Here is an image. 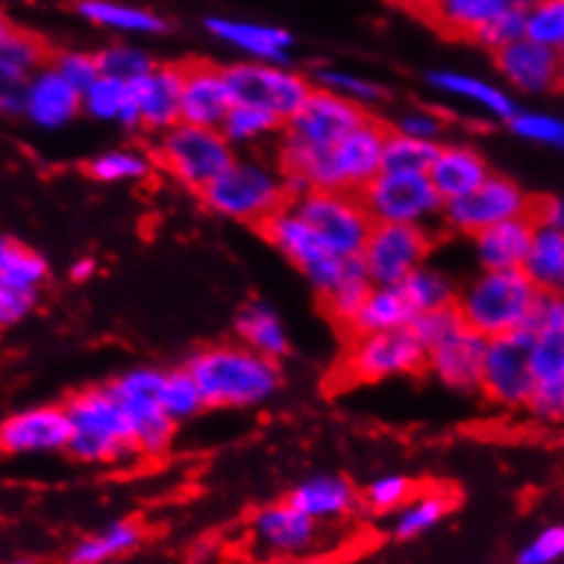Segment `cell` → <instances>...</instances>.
<instances>
[{
    "mask_svg": "<svg viewBox=\"0 0 564 564\" xmlns=\"http://www.w3.org/2000/svg\"><path fill=\"white\" fill-rule=\"evenodd\" d=\"M183 366L199 384L207 410H257L270 404L284 384L279 360L240 341L207 344Z\"/></svg>",
    "mask_w": 564,
    "mask_h": 564,
    "instance_id": "6da1fadb",
    "label": "cell"
},
{
    "mask_svg": "<svg viewBox=\"0 0 564 564\" xmlns=\"http://www.w3.org/2000/svg\"><path fill=\"white\" fill-rule=\"evenodd\" d=\"M388 134L390 126L368 115L341 142L286 166L284 175L290 181L292 197L314 188L360 194L382 172Z\"/></svg>",
    "mask_w": 564,
    "mask_h": 564,
    "instance_id": "7a4b0ae2",
    "label": "cell"
},
{
    "mask_svg": "<svg viewBox=\"0 0 564 564\" xmlns=\"http://www.w3.org/2000/svg\"><path fill=\"white\" fill-rule=\"evenodd\" d=\"M203 205L229 221L262 227L292 203V188L279 161L262 153H238L229 170L199 194Z\"/></svg>",
    "mask_w": 564,
    "mask_h": 564,
    "instance_id": "3957f363",
    "label": "cell"
},
{
    "mask_svg": "<svg viewBox=\"0 0 564 564\" xmlns=\"http://www.w3.org/2000/svg\"><path fill=\"white\" fill-rule=\"evenodd\" d=\"M66 412L68 425H72L66 453L74 462L118 466L140 458L134 451L129 414L109 382L77 390L66 401Z\"/></svg>",
    "mask_w": 564,
    "mask_h": 564,
    "instance_id": "277c9868",
    "label": "cell"
},
{
    "mask_svg": "<svg viewBox=\"0 0 564 564\" xmlns=\"http://www.w3.org/2000/svg\"><path fill=\"white\" fill-rule=\"evenodd\" d=\"M540 290L523 270H480L458 284L456 311L482 338H502L527 327Z\"/></svg>",
    "mask_w": 564,
    "mask_h": 564,
    "instance_id": "5b68a950",
    "label": "cell"
},
{
    "mask_svg": "<svg viewBox=\"0 0 564 564\" xmlns=\"http://www.w3.org/2000/svg\"><path fill=\"white\" fill-rule=\"evenodd\" d=\"M151 153L155 170L166 172L177 186L203 194L238 159V148L221 134V129L177 123L164 134L153 137Z\"/></svg>",
    "mask_w": 564,
    "mask_h": 564,
    "instance_id": "8992f818",
    "label": "cell"
},
{
    "mask_svg": "<svg viewBox=\"0 0 564 564\" xmlns=\"http://www.w3.org/2000/svg\"><path fill=\"white\" fill-rule=\"evenodd\" d=\"M368 118V109L341 99L330 90L314 88L306 104L297 109L295 118L284 126L279 140L273 142V159L281 170L327 151Z\"/></svg>",
    "mask_w": 564,
    "mask_h": 564,
    "instance_id": "52a82bcc",
    "label": "cell"
},
{
    "mask_svg": "<svg viewBox=\"0 0 564 564\" xmlns=\"http://www.w3.org/2000/svg\"><path fill=\"white\" fill-rule=\"evenodd\" d=\"M262 235L286 262L295 264L303 273V279L308 281L316 290V295L325 297L347 279V273L352 270V264L358 259H344L336 251L327 249L322 243L319 235L311 229V224L292 205H286L284 210L275 213L273 218L262 224Z\"/></svg>",
    "mask_w": 564,
    "mask_h": 564,
    "instance_id": "ba28073f",
    "label": "cell"
},
{
    "mask_svg": "<svg viewBox=\"0 0 564 564\" xmlns=\"http://www.w3.org/2000/svg\"><path fill=\"white\" fill-rule=\"evenodd\" d=\"M425 355L429 349L420 344L410 327L349 336L347 349L338 362V377L352 384H377L412 377V373L425 371Z\"/></svg>",
    "mask_w": 564,
    "mask_h": 564,
    "instance_id": "9c48e42d",
    "label": "cell"
},
{
    "mask_svg": "<svg viewBox=\"0 0 564 564\" xmlns=\"http://www.w3.org/2000/svg\"><path fill=\"white\" fill-rule=\"evenodd\" d=\"M161 379L164 368L134 366L109 382L123 404L140 458H161L175 442L177 423L161 406Z\"/></svg>",
    "mask_w": 564,
    "mask_h": 564,
    "instance_id": "30bf717a",
    "label": "cell"
},
{
    "mask_svg": "<svg viewBox=\"0 0 564 564\" xmlns=\"http://www.w3.org/2000/svg\"><path fill=\"white\" fill-rule=\"evenodd\" d=\"M232 88L235 104L264 109L275 115L281 123H290L297 109L314 94V79L297 72L290 63H264V61H235L224 66Z\"/></svg>",
    "mask_w": 564,
    "mask_h": 564,
    "instance_id": "8fae6325",
    "label": "cell"
},
{
    "mask_svg": "<svg viewBox=\"0 0 564 564\" xmlns=\"http://www.w3.org/2000/svg\"><path fill=\"white\" fill-rule=\"evenodd\" d=\"M373 224H410L434 229L442 224L445 199L431 183L429 172L382 170L360 192Z\"/></svg>",
    "mask_w": 564,
    "mask_h": 564,
    "instance_id": "7c38bea8",
    "label": "cell"
},
{
    "mask_svg": "<svg viewBox=\"0 0 564 564\" xmlns=\"http://www.w3.org/2000/svg\"><path fill=\"white\" fill-rule=\"evenodd\" d=\"M290 205L306 218L327 249L344 259H360L373 227L360 194L314 188L292 197Z\"/></svg>",
    "mask_w": 564,
    "mask_h": 564,
    "instance_id": "4fadbf2b",
    "label": "cell"
},
{
    "mask_svg": "<svg viewBox=\"0 0 564 564\" xmlns=\"http://www.w3.org/2000/svg\"><path fill=\"white\" fill-rule=\"evenodd\" d=\"M534 199L523 192L521 183L513 177L491 172L477 188L464 197L445 203L442 210V227L462 238H475L482 229L494 224L510 221V218L532 216Z\"/></svg>",
    "mask_w": 564,
    "mask_h": 564,
    "instance_id": "5bb4252c",
    "label": "cell"
},
{
    "mask_svg": "<svg viewBox=\"0 0 564 564\" xmlns=\"http://www.w3.org/2000/svg\"><path fill=\"white\" fill-rule=\"evenodd\" d=\"M434 251V229L410 224H373L360 262L377 286H399L417 268H423Z\"/></svg>",
    "mask_w": 564,
    "mask_h": 564,
    "instance_id": "9a60e30c",
    "label": "cell"
},
{
    "mask_svg": "<svg viewBox=\"0 0 564 564\" xmlns=\"http://www.w3.org/2000/svg\"><path fill=\"white\" fill-rule=\"evenodd\" d=\"M251 551L264 560H306L325 543V523L284 499L259 508L249 521Z\"/></svg>",
    "mask_w": 564,
    "mask_h": 564,
    "instance_id": "2e32d148",
    "label": "cell"
},
{
    "mask_svg": "<svg viewBox=\"0 0 564 564\" xmlns=\"http://www.w3.org/2000/svg\"><path fill=\"white\" fill-rule=\"evenodd\" d=\"M488 404L508 412H527L534 393V373L529 362V336L523 330L502 338H488L482 358L480 390Z\"/></svg>",
    "mask_w": 564,
    "mask_h": 564,
    "instance_id": "e0dca14e",
    "label": "cell"
},
{
    "mask_svg": "<svg viewBox=\"0 0 564 564\" xmlns=\"http://www.w3.org/2000/svg\"><path fill=\"white\" fill-rule=\"evenodd\" d=\"M491 55L499 83L513 96L543 99L562 90V52L521 36Z\"/></svg>",
    "mask_w": 564,
    "mask_h": 564,
    "instance_id": "ac0fdd59",
    "label": "cell"
},
{
    "mask_svg": "<svg viewBox=\"0 0 564 564\" xmlns=\"http://www.w3.org/2000/svg\"><path fill=\"white\" fill-rule=\"evenodd\" d=\"M72 425L66 404L28 406L0 420V453L3 456H50L66 453Z\"/></svg>",
    "mask_w": 564,
    "mask_h": 564,
    "instance_id": "d6986e66",
    "label": "cell"
},
{
    "mask_svg": "<svg viewBox=\"0 0 564 564\" xmlns=\"http://www.w3.org/2000/svg\"><path fill=\"white\" fill-rule=\"evenodd\" d=\"M205 31L213 42L240 55V61L290 63L295 50V36L286 28L249 17L210 14L205 20Z\"/></svg>",
    "mask_w": 564,
    "mask_h": 564,
    "instance_id": "ffe728a7",
    "label": "cell"
},
{
    "mask_svg": "<svg viewBox=\"0 0 564 564\" xmlns=\"http://www.w3.org/2000/svg\"><path fill=\"white\" fill-rule=\"evenodd\" d=\"M183 66L155 63L145 77L131 83V129L159 137L181 123Z\"/></svg>",
    "mask_w": 564,
    "mask_h": 564,
    "instance_id": "44dd1931",
    "label": "cell"
},
{
    "mask_svg": "<svg viewBox=\"0 0 564 564\" xmlns=\"http://www.w3.org/2000/svg\"><path fill=\"white\" fill-rule=\"evenodd\" d=\"M527 336L529 362H532L534 373V393L527 412L538 423H564V327L562 330L527 333Z\"/></svg>",
    "mask_w": 564,
    "mask_h": 564,
    "instance_id": "7402d4cb",
    "label": "cell"
},
{
    "mask_svg": "<svg viewBox=\"0 0 564 564\" xmlns=\"http://www.w3.org/2000/svg\"><path fill=\"white\" fill-rule=\"evenodd\" d=\"M488 338L462 325L425 355V373L456 393H477L482 377Z\"/></svg>",
    "mask_w": 564,
    "mask_h": 564,
    "instance_id": "603a6c76",
    "label": "cell"
},
{
    "mask_svg": "<svg viewBox=\"0 0 564 564\" xmlns=\"http://www.w3.org/2000/svg\"><path fill=\"white\" fill-rule=\"evenodd\" d=\"M235 107L232 88L224 66L207 61L183 63L181 120L183 123L221 129L224 118Z\"/></svg>",
    "mask_w": 564,
    "mask_h": 564,
    "instance_id": "cb8c5ba5",
    "label": "cell"
},
{
    "mask_svg": "<svg viewBox=\"0 0 564 564\" xmlns=\"http://www.w3.org/2000/svg\"><path fill=\"white\" fill-rule=\"evenodd\" d=\"M83 115V90L61 77L52 63L33 74L22 99V120L39 131H63Z\"/></svg>",
    "mask_w": 564,
    "mask_h": 564,
    "instance_id": "d4e9b609",
    "label": "cell"
},
{
    "mask_svg": "<svg viewBox=\"0 0 564 564\" xmlns=\"http://www.w3.org/2000/svg\"><path fill=\"white\" fill-rule=\"evenodd\" d=\"M425 85L431 94L477 109L488 120H499V123H508L518 109L516 96L499 79L477 77L462 68H434L425 74Z\"/></svg>",
    "mask_w": 564,
    "mask_h": 564,
    "instance_id": "484cf974",
    "label": "cell"
},
{
    "mask_svg": "<svg viewBox=\"0 0 564 564\" xmlns=\"http://www.w3.org/2000/svg\"><path fill=\"white\" fill-rule=\"evenodd\" d=\"M47 63L50 52L33 33L11 31L0 42V118H20L28 83Z\"/></svg>",
    "mask_w": 564,
    "mask_h": 564,
    "instance_id": "4316f807",
    "label": "cell"
},
{
    "mask_svg": "<svg viewBox=\"0 0 564 564\" xmlns=\"http://www.w3.org/2000/svg\"><path fill=\"white\" fill-rule=\"evenodd\" d=\"M286 499L325 527L344 521L360 508L358 486L349 477L333 475V471L306 477L292 488Z\"/></svg>",
    "mask_w": 564,
    "mask_h": 564,
    "instance_id": "83f0119b",
    "label": "cell"
},
{
    "mask_svg": "<svg viewBox=\"0 0 564 564\" xmlns=\"http://www.w3.org/2000/svg\"><path fill=\"white\" fill-rule=\"evenodd\" d=\"M491 164L471 142H440L429 177L445 203L464 197L491 175Z\"/></svg>",
    "mask_w": 564,
    "mask_h": 564,
    "instance_id": "f1b7e54d",
    "label": "cell"
},
{
    "mask_svg": "<svg viewBox=\"0 0 564 564\" xmlns=\"http://www.w3.org/2000/svg\"><path fill=\"white\" fill-rule=\"evenodd\" d=\"M77 17L118 39H153L170 31V22L148 6L126 0H77Z\"/></svg>",
    "mask_w": 564,
    "mask_h": 564,
    "instance_id": "f546056e",
    "label": "cell"
},
{
    "mask_svg": "<svg viewBox=\"0 0 564 564\" xmlns=\"http://www.w3.org/2000/svg\"><path fill=\"white\" fill-rule=\"evenodd\" d=\"M534 218L521 216L494 224L471 238V257L480 270H521L534 235Z\"/></svg>",
    "mask_w": 564,
    "mask_h": 564,
    "instance_id": "4dcf8cb0",
    "label": "cell"
},
{
    "mask_svg": "<svg viewBox=\"0 0 564 564\" xmlns=\"http://www.w3.org/2000/svg\"><path fill=\"white\" fill-rule=\"evenodd\" d=\"M453 508H456V494H453L451 488H414L412 497L390 516V538L401 540V543L423 538V534L434 532V529L453 513Z\"/></svg>",
    "mask_w": 564,
    "mask_h": 564,
    "instance_id": "1f68e13d",
    "label": "cell"
},
{
    "mask_svg": "<svg viewBox=\"0 0 564 564\" xmlns=\"http://www.w3.org/2000/svg\"><path fill=\"white\" fill-rule=\"evenodd\" d=\"M235 341L246 344L270 360H284L292 352V338L284 319L270 303L249 301L235 314Z\"/></svg>",
    "mask_w": 564,
    "mask_h": 564,
    "instance_id": "d6a6232c",
    "label": "cell"
},
{
    "mask_svg": "<svg viewBox=\"0 0 564 564\" xmlns=\"http://www.w3.org/2000/svg\"><path fill=\"white\" fill-rule=\"evenodd\" d=\"M513 9L510 0H429L423 14L445 36L475 42L502 11Z\"/></svg>",
    "mask_w": 564,
    "mask_h": 564,
    "instance_id": "836d02e7",
    "label": "cell"
},
{
    "mask_svg": "<svg viewBox=\"0 0 564 564\" xmlns=\"http://www.w3.org/2000/svg\"><path fill=\"white\" fill-rule=\"evenodd\" d=\"M142 540H145V529L140 521L118 518V521H109L107 527H101L99 532L77 540L68 549L66 564H109L140 549Z\"/></svg>",
    "mask_w": 564,
    "mask_h": 564,
    "instance_id": "e575fe53",
    "label": "cell"
},
{
    "mask_svg": "<svg viewBox=\"0 0 564 564\" xmlns=\"http://www.w3.org/2000/svg\"><path fill=\"white\" fill-rule=\"evenodd\" d=\"M414 319V311L406 301L404 290L399 286H377L368 290L366 301L358 311V316L349 325L347 336H362V333H384L410 327Z\"/></svg>",
    "mask_w": 564,
    "mask_h": 564,
    "instance_id": "d590c367",
    "label": "cell"
},
{
    "mask_svg": "<svg viewBox=\"0 0 564 564\" xmlns=\"http://www.w3.org/2000/svg\"><path fill=\"white\" fill-rule=\"evenodd\" d=\"M521 270L540 292H564V229L538 224Z\"/></svg>",
    "mask_w": 564,
    "mask_h": 564,
    "instance_id": "8d00e7d4",
    "label": "cell"
},
{
    "mask_svg": "<svg viewBox=\"0 0 564 564\" xmlns=\"http://www.w3.org/2000/svg\"><path fill=\"white\" fill-rule=\"evenodd\" d=\"M50 279V262L11 235H0V284L39 295Z\"/></svg>",
    "mask_w": 564,
    "mask_h": 564,
    "instance_id": "74e56055",
    "label": "cell"
},
{
    "mask_svg": "<svg viewBox=\"0 0 564 564\" xmlns=\"http://www.w3.org/2000/svg\"><path fill=\"white\" fill-rule=\"evenodd\" d=\"M88 175L99 183H142L155 172V159L145 148H109L88 161Z\"/></svg>",
    "mask_w": 564,
    "mask_h": 564,
    "instance_id": "f35d334b",
    "label": "cell"
},
{
    "mask_svg": "<svg viewBox=\"0 0 564 564\" xmlns=\"http://www.w3.org/2000/svg\"><path fill=\"white\" fill-rule=\"evenodd\" d=\"M281 131H284V123L275 115L249 107V104H235L221 123V134L238 148V153L275 142Z\"/></svg>",
    "mask_w": 564,
    "mask_h": 564,
    "instance_id": "ab89813d",
    "label": "cell"
},
{
    "mask_svg": "<svg viewBox=\"0 0 564 564\" xmlns=\"http://www.w3.org/2000/svg\"><path fill=\"white\" fill-rule=\"evenodd\" d=\"M83 115L96 123H112L131 129V85L101 74L83 90Z\"/></svg>",
    "mask_w": 564,
    "mask_h": 564,
    "instance_id": "60d3db41",
    "label": "cell"
},
{
    "mask_svg": "<svg viewBox=\"0 0 564 564\" xmlns=\"http://www.w3.org/2000/svg\"><path fill=\"white\" fill-rule=\"evenodd\" d=\"M316 88L330 90V94L341 96V99L358 104L362 109L379 107L382 101H388L390 90L388 85H382L379 79L366 77V74L352 72V68H338V66H319L311 74Z\"/></svg>",
    "mask_w": 564,
    "mask_h": 564,
    "instance_id": "b9f144b4",
    "label": "cell"
},
{
    "mask_svg": "<svg viewBox=\"0 0 564 564\" xmlns=\"http://www.w3.org/2000/svg\"><path fill=\"white\" fill-rule=\"evenodd\" d=\"M401 290H404L414 316L425 314V311L453 308L458 297V284L453 281V275L431 262H425L423 268L414 270L410 279L401 284Z\"/></svg>",
    "mask_w": 564,
    "mask_h": 564,
    "instance_id": "7bdbcfd3",
    "label": "cell"
},
{
    "mask_svg": "<svg viewBox=\"0 0 564 564\" xmlns=\"http://www.w3.org/2000/svg\"><path fill=\"white\" fill-rule=\"evenodd\" d=\"M505 126L513 131V137L529 142V145L564 151V115L554 112V109L518 107Z\"/></svg>",
    "mask_w": 564,
    "mask_h": 564,
    "instance_id": "ee69618b",
    "label": "cell"
},
{
    "mask_svg": "<svg viewBox=\"0 0 564 564\" xmlns=\"http://www.w3.org/2000/svg\"><path fill=\"white\" fill-rule=\"evenodd\" d=\"M161 406H164V412L177 425L188 423V420H194L197 414L207 410L203 393H199V384L194 382L186 366L164 368V379H161Z\"/></svg>",
    "mask_w": 564,
    "mask_h": 564,
    "instance_id": "f6af8a7d",
    "label": "cell"
},
{
    "mask_svg": "<svg viewBox=\"0 0 564 564\" xmlns=\"http://www.w3.org/2000/svg\"><path fill=\"white\" fill-rule=\"evenodd\" d=\"M99 55L101 74L115 79H123V83H137L140 77H145L148 72L155 66V57L148 52L142 44H137L134 39H118V42L104 44L101 50H96Z\"/></svg>",
    "mask_w": 564,
    "mask_h": 564,
    "instance_id": "bcb514c9",
    "label": "cell"
},
{
    "mask_svg": "<svg viewBox=\"0 0 564 564\" xmlns=\"http://www.w3.org/2000/svg\"><path fill=\"white\" fill-rule=\"evenodd\" d=\"M371 286H373L371 279H368L366 268H362V262L358 259V262L352 264V270L347 273V279H344L341 284L330 292V295L322 297L325 314L330 316L336 325H341L344 330H349V325H352V319L358 316V311L362 306V301H366V295Z\"/></svg>",
    "mask_w": 564,
    "mask_h": 564,
    "instance_id": "7dc6e473",
    "label": "cell"
},
{
    "mask_svg": "<svg viewBox=\"0 0 564 564\" xmlns=\"http://www.w3.org/2000/svg\"><path fill=\"white\" fill-rule=\"evenodd\" d=\"M523 36L564 52V0H540L523 11Z\"/></svg>",
    "mask_w": 564,
    "mask_h": 564,
    "instance_id": "c3c4849f",
    "label": "cell"
},
{
    "mask_svg": "<svg viewBox=\"0 0 564 564\" xmlns=\"http://www.w3.org/2000/svg\"><path fill=\"white\" fill-rule=\"evenodd\" d=\"M414 480L399 471H388L368 482L360 491V505L373 516H393L414 494Z\"/></svg>",
    "mask_w": 564,
    "mask_h": 564,
    "instance_id": "681fc988",
    "label": "cell"
},
{
    "mask_svg": "<svg viewBox=\"0 0 564 564\" xmlns=\"http://www.w3.org/2000/svg\"><path fill=\"white\" fill-rule=\"evenodd\" d=\"M440 142L414 140L404 137L399 131H390L388 142H384V161L382 170L395 172H429L431 161H434Z\"/></svg>",
    "mask_w": 564,
    "mask_h": 564,
    "instance_id": "f907efd6",
    "label": "cell"
},
{
    "mask_svg": "<svg viewBox=\"0 0 564 564\" xmlns=\"http://www.w3.org/2000/svg\"><path fill=\"white\" fill-rule=\"evenodd\" d=\"M390 131H399L404 137H414V140L425 142H445L447 137V118L434 107H406L390 120Z\"/></svg>",
    "mask_w": 564,
    "mask_h": 564,
    "instance_id": "816d5d0a",
    "label": "cell"
},
{
    "mask_svg": "<svg viewBox=\"0 0 564 564\" xmlns=\"http://www.w3.org/2000/svg\"><path fill=\"white\" fill-rule=\"evenodd\" d=\"M564 523H549L516 551L513 564H562Z\"/></svg>",
    "mask_w": 564,
    "mask_h": 564,
    "instance_id": "f5cc1de1",
    "label": "cell"
},
{
    "mask_svg": "<svg viewBox=\"0 0 564 564\" xmlns=\"http://www.w3.org/2000/svg\"><path fill=\"white\" fill-rule=\"evenodd\" d=\"M50 63L61 72V77L68 79L77 90L90 88V85L101 77L99 55L88 50H63L57 52V55H52Z\"/></svg>",
    "mask_w": 564,
    "mask_h": 564,
    "instance_id": "db71d44e",
    "label": "cell"
},
{
    "mask_svg": "<svg viewBox=\"0 0 564 564\" xmlns=\"http://www.w3.org/2000/svg\"><path fill=\"white\" fill-rule=\"evenodd\" d=\"M462 325H464L462 316H458L456 306H453V308L425 311V314H417L412 319L410 330L420 338V344H423L425 349H431L434 344L445 341V338L451 336L453 330H458Z\"/></svg>",
    "mask_w": 564,
    "mask_h": 564,
    "instance_id": "11a10c76",
    "label": "cell"
},
{
    "mask_svg": "<svg viewBox=\"0 0 564 564\" xmlns=\"http://www.w3.org/2000/svg\"><path fill=\"white\" fill-rule=\"evenodd\" d=\"M521 36H523V9H516L513 6V9L502 11V14H499L497 20H494L491 25L475 39V44H480L482 50L497 52L499 47H505V44L516 42V39Z\"/></svg>",
    "mask_w": 564,
    "mask_h": 564,
    "instance_id": "9f6ffc18",
    "label": "cell"
},
{
    "mask_svg": "<svg viewBox=\"0 0 564 564\" xmlns=\"http://www.w3.org/2000/svg\"><path fill=\"white\" fill-rule=\"evenodd\" d=\"M36 303H39V295L11 290V286L0 284V327L20 325L25 316H31V311L36 308Z\"/></svg>",
    "mask_w": 564,
    "mask_h": 564,
    "instance_id": "6f0895ef",
    "label": "cell"
},
{
    "mask_svg": "<svg viewBox=\"0 0 564 564\" xmlns=\"http://www.w3.org/2000/svg\"><path fill=\"white\" fill-rule=\"evenodd\" d=\"M532 218L545 227L564 229V197H543L534 203Z\"/></svg>",
    "mask_w": 564,
    "mask_h": 564,
    "instance_id": "680465c9",
    "label": "cell"
},
{
    "mask_svg": "<svg viewBox=\"0 0 564 564\" xmlns=\"http://www.w3.org/2000/svg\"><path fill=\"white\" fill-rule=\"evenodd\" d=\"M96 259L94 257H79L77 262L72 264V270H68V275H72V281H77V284H83V281H90L96 275Z\"/></svg>",
    "mask_w": 564,
    "mask_h": 564,
    "instance_id": "91938a15",
    "label": "cell"
},
{
    "mask_svg": "<svg viewBox=\"0 0 564 564\" xmlns=\"http://www.w3.org/2000/svg\"><path fill=\"white\" fill-rule=\"evenodd\" d=\"M395 6H404V9H420L423 11L429 6V0H393Z\"/></svg>",
    "mask_w": 564,
    "mask_h": 564,
    "instance_id": "94428289",
    "label": "cell"
},
{
    "mask_svg": "<svg viewBox=\"0 0 564 564\" xmlns=\"http://www.w3.org/2000/svg\"><path fill=\"white\" fill-rule=\"evenodd\" d=\"M11 31H14V28H11V22L9 20H6V17L3 14H0V42H3V39L6 36H9V33Z\"/></svg>",
    "mask_w": 564,
    "mask_h": 564,
    "instance_id": "6125c7cd",
    "label": "cell"
},
{
    "mask_svg": "<svg viewBox=\"0 0 564 564\" xmlns=\"http://www.w3.org/2000/svg\"><path fill=\"white\" fill-rule=\"evenodd\" d=\"M510 3H513V6H516V9H523V11H527V9H529V6L540 3V0H510Z\"/></svg>",
    "mask_w": 564,
    "mask_h": 564,
    "instance_id": "be15d7a7",
    "label": "cell"
},
{
    "mask_svg": "<svg viewBox=\"0 0 564 564\" xmlns=\"http://www.w3.org/2000/svg\"><path fill=\"white\" fill-rule=\"evenodd\" d=\"M562 94H564V52H562Z\"/></svg>",
    "mask_w": 564,
    "mask_h": 564,
    "instance_id": "e7e4bbea",
    "label": "cell"
}]
</instances>
